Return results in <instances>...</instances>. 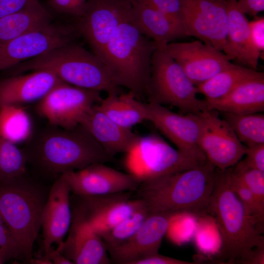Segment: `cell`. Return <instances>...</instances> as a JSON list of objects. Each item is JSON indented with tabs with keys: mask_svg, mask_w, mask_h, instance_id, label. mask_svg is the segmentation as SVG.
Returning <instances> with one entry per match:
<instances>
[{
	"mask_svg": "<svg viewBox=\"0 0 264 264\" xmlns=\"http://www.w3.org/2000/svg\"><path fill=\"white\" fill-rule=\"evenodd\" d=\"M131 192L98 196H78V205L90 227L99 235L141 207L139 198L132 199Z\"/></svg>",
	"mask_w": 264,
	"mask_h": 264,
	"instance_id": "obj_18",
	"label": "cell"
},
{
	"mask_svg": "<svg viewBox=\"0 0 264 264\" xmlns=\"http://www.w3.org/2000/svg\"><path fill=\"white\" fill-rule=\"evenodd\" d=\"M193 263L163 256L159 253L154 254L137 261L135 264H192Z\"/></svg>",
	"mask_w": 264,
	"mask_h": 264,
	"instance_id": "obj_42",
	"label": "cell"
},
{
	"mask_svg": "<svg viewBox=\"0 0 264 264\" xmlns=\"http://www.w3.org/2000/svg\"><path fill=\"white\" fill-rule=\"evenodd\" d=\"M149 214L144 204L131 215L99 235L107 251H110L130 239L139 229Z\"/></svg>",
	"mask_w": 264,
	"mask_h": 264,
	"instance_id": "obj_32",
	"label": "cell"
},
{
	"mask_svg": "<svg viewBox=\"0 0 264 264\" xmlns=\"http://www.w3.org/2000/svg\"><path fill=\"white\" fill-rule=\"evenodd\" d=\"M131 0H88L77 18L76 30L100 58L119 25L130 15Z\"/></svg>",
	"mask_w": 264,
	"mask_h": 264,
	"instance_id": "obj_10",
	"label": "cell"
},
{
	"mask_svg": "<svg viewBox=\"0 0 264 264\" xmlns=\"http://www.w3.org/2000/svg\"><path fill=\"white\" fill-rule=\"evenodd\" d=\"M207 110L237 114L261 112L264 110V75L261 72L237 86L223 97L204 100Z\"/></svg>",
	"mask_w": 264,
	"mask_h": 264,
	"instance_id": "obj_25",
	"label": "cell"
},
{
	"mask_svg": "<svg viewBox=\"0 0 264 264\" xmlns=\"http://www.w3.org/2000/svg\"><path fill=\"white\" fill-rule=\"evenodd\" d=\"M22 260L18 246L0 215V260L2 264L12 259Z\"/></svg>",
	"mask_w": 264,
	"mask_h": 264,
	"instance_id": "obj_35",
	"label": "cell"
},
{
	"mask_svg": "<svg viewBox=\"0 0 264 264\" xmlns=\"http://www.w3.org/2000/svg\"><path fill=\"white\" fill-rule=\"evenodd\" d=\"M131 18L139 31L152 40L156 47L186 36L181 22L144 2L131 0Z\"/></svg>",
	"mask_w": 264,
	"mask_h": 264,
	"instance_id": "obj_22",
	"label": "cell"
},
{
	"mask_svg": "<svg viewBox=\"0 0 264 264\" xmlns=\"http://www.w3.org/2000/svg\"><path fill=\"white\" fill-rule=\"evenodd\" d=\"M54 264H73V263L57 249L52 247L47 254Z\"/></svg>",
	"mask_w": 264,
	"mask_h": 264,
	"instance_id": "obj_44",
	"label": "cell"
},
{
	"mask_svg": "<svg viewBox=\"0 0 264 264\" xmlns=\"http://www.w3.org/2000/svg\"><path fill=\"white\" fill-rule=\"evenodd\" d=\"M228 22L227 41L223 52L230 60L256 70L261 54L251 42L248 21L239 9L237 0H225Z\"/></svg>",
	"mask_w": 264,
	"mask_h": 264,
	"instance_id": "obj_23",
	"label": "cell"
},
{
	"mask_svg": "<svg viewBox=\"0 0 264 264\" xmlns=\"http://www.w3.org/2000/svg\"><path fill=\"white\" fill-rule=\"evenodd\" d=\"M149 102L168 104L184 113L199 114L207 110L197 97L196 86L164 47H156L152 59L147 91Z\"/></svg>",
	"mask_w": 264,
	"mask_h": 264,
	"instance_id": "obj_8",
	"label": "cell"
},
{
	"mask_svg": "<svg viewBox=\"0 0 264 264\" xmlns=\"http://www.w3.org/2000/svg\"><path fill=\"white\" fill-rule=\"evenodd\" d=\"M124 154V167L139 184L206 162H201L172 147L154 133L137 135Z\"/></svg>",
	"mask_w": 264,
	"mask_h": 264,
	"instance_id": "obj_7",
	"label": "cell"
},
{
	"mask_svg": "<svg viewBox=\"0 0 264 264\" xmlns=\"http://www.w3.org/2000/svg\"><path fill=\"white\" fill-rule=\"evenodd\" d=\"M135 0L148 3L169 17L181 22V4L179 0Z\"/></svg>",
	"mask_w": 264,
	"mask_h": 264,
	"instance_id": "obj_38",
	"label": "cell"
},
{
	"mask_svg": "<svg viewBox=\"0 0 264 264\" xmlns=\"http://www.w3.org/2000/svg\"><path fill=\"white\" fill-rule=\"evenodd\" d=\"M215 219L221 238V256L229 264H243L264 238L232 190L227 169L219 171L207 213Z\"/></svg>",
	"mask_w": 264,
	"mask_h": 264,
	"instance_id": "obj_3",
	"label": "cell"
},
{
	"mask_svg": "<svg viewBox=\"0 0 264 264\" xmlns=\"http://www.w3.org/2000/svg\"><path fill=\"white\" fill-rule=\"evenodd\" d=\"M97 106L111 120L127 129L131 130L147 120V104L137 100L131 91L121 94H108Z\"/></svg>",
	"mask_w": 264,
	"mask_h": 264,
	"instance_id": "obj_27",
	"label": "cell"
},
{
	"mask_svg": "<svg viewBox=\"0 0 264 264\" xmlns=\"http://www.w3.org/2000/svg\"><path fill=\"white\" fill-rule=\"evenodd\" d=\"M112 157L125 153L138 135L111 120L98 107L93 106L80 124Z\"/></svg>",
	"mask_w": 264,
	"mask_h": 264,
	"instance_id": "obj_24",
	"label": "cell"
},
{
	"mask_svg": "<svg viewBox=\"0 0 264 264\" xmlns=\"http://www.w3.org/2000/svg\"><path fill=\"white\" fill-rule=\"evenodd\" d=\"M248 25L252 45L262 55L264 50V18H257L249 22Z\"/></svg>",
	"mask_w": 264,
	"mask_h": 264,
	"instance_id": "obj_39",
	"label": "cell"
},
{
	"mask_svg": "<svg viewBox=\"0 0 264 264\" xmlns=\"http://www.w3.org/2000/svg\"><path fill=\"white\" fill-rule=\"evenodd\" d=\"M246 147L264 144V115L261 112L237 114L219 112Z\"/></svg>",
	"mask_w": 264,
	"mask_h": 264,
	"instance_id": "obj_30",
	"label": "cell"
},
{
	"mask_svg": "<svg viewBox=\"0 0 264 264\" xmlns=\"http://www.w3.org/2000/svg\"><path fill=\"white\" fill-rule=\"evenodd\" d=\"M243 264H264V246L254 248L245 259Z\"/></svg>",
	"mask_w": 264,
	"mask_h": 264,
	"instance_id": "obj_43",
	"label": "cell"
},
{
	"mask_svg": "<svg viewBox=\"0 0 264 264\" xmlns=\"http://www.w3.org/2000/svg\"><path fill=\"white\" fill-rule=\"evenodd\" d=\"M30 264H52V262L48 255H45L42 258L39 259L32 258Z\"/></svg>",
	"mask_w": 264,
	"mask_h": 264,
	"instance_id": "obj_45",
	"label": "cell"
},
{
	"mask_svg": "<svg viewBox=\"0 0 264 264\" xmlns=\"http://www.w3.org/2000/svg\"><path fill=\"white\" fill-rule=\"evenodd\" d=\"M0 264H2V263H1V261H0Z\"/></svg>",
	"mask_w": 264,
	"mask_h": 264,
	"instance_id": "obj_46",
	"label": "cell"
},
{
	"mask_svg": "<svg viewBox=\"0 0 264 264\" xmlns=\"http://www.w3.org/2000/svg\"><path fill=\"white\" fill-rule=\"evenodd\" d=\"M245 157L239 162L246 168L264 172V144L246 148Z\"/></svg>",
	"mask_w": 264,
	"mask_h": 264,
	"instance_id": "obj_36",
	"label": "cell"
},
{
	"mask_svg": "<svg viewBox=\"0 0 264 264\" xmlns=\"http://www.w3.org/2000/svg\"><path fill=\"white\" fill-rule=\"evenodd\" d=\"M88 0H49L51 6L57 12L79 17Z\"/></svg>",
	"mask_w": 264,
	"mask_h": 264,
	"instance_id": "obj_37",
	"label": "cell"
},
{
	"mask_svg": "<svg viewBox=\"0 0 264 264\" xmlns=\"http://www.w3.org/2000/svg\"><path fill=\"white\" fill-rule=\"evenodd\" d=\"M237 4L242 13L251 17L264 10V0H237Z\"/></svg>",
	"mask_w": 264,
	"mask_h": 264,
	"instance_id": "obj_40",
	"label": "cell"
},
{
	"mask_svg": "<svg viewBox=\"0 0 264 264\" xmlns=\"http://www.w3.org/2000/svg\"><path fill=\"white\" fill-rule=\"evenodd\" d=\"M100 93L63 82L38 102L36 110L49 125L72 129L79 125L88 111L101 101Z\"/></svg>",
	"mask_w": 264,
	"mask_h": 264,
	"instance_id": "obj_9",
	"label": "cell"
},
{
	"mask_svg": "<svg viewBox=\"0 0 264 264\" xmlns=\"http://www.w3.org/2000/svg\"><path fill=\"white\" fill-rule=\"evenodd\" d=\"M186 36H193L223 51L227 41L225 0H179Z\"/></svg>",
	"mask_w": 264,
	"mask_h": 264,
	"instance_id": "obj_11",
	"label": "cell"
},
{
	"mask_svg": "<svg viewBox=\"0 0 264 264\" xmlns=\"http://www.w3.org/2000/svg\"><path fill=\"white\" fill-rule=\"evenodd\" d=\"M71 208L68 236L56 249L73 264H110L111 260L103 241L88 225L78 204Z\"/></svg>",
	"mask_w": 264,
	"mask_h": 264,
	"instance_id": "obj_17",
	"label": "cell"
},
{
	"mask_svg": "<svg viewBox=\"0 0 264 264\" xmlns=\"http://www.w3.org/2000/svg\"><path fill=\"white\" fill-rule=\"evenodd\" d=\"M219 171L207 160L196 167L140 183L136 198L149 214L203 215Z\"/></svg>",
	"mask_w": 264,
	"mask_h": 264,
	"instance_id": "obj_2",
	"label": "cell"
},
{
	"mask_svg": "<svg viewBox=\"0 0 264 264\" xmlns=\"http://www.w3.org/2000/svg\"><path fill=\"white\" fill-rule=\"evenodd\" d=\"M164 48L196 87L232 64L222 51L199 40L171 42Z\"/></svg>",
	"mask_w": 264,
	"mask_h": 264,
	"instance_id": "obj_15",
	"label": "cell"
},
{
	"mask_svg": "<svg viewBox=\"0 0 264 264\" xmlns=\"http://www.w3.org/2000/svg\"><path fill=\"white\" fill-rule=\"evenodd\" d=\"M232 169L250 189L260 208L264 211V172L246 168L239 162Z\"/></svg>",
	"mask_w": 264,
	"mask_h": 264,
	"instance_id": "obj_34",
	"label": "cell"
},
{
	"mask_svg": "<svg viewBox=\"0 0 264 264\" xmlns=\"http://www.w3.org/2000/svg\"><path fill=\"white\" fill-rule=\"evenodd\" d=\"M70 187L64 177H57L50 189L43 212L41 228L45 255L53 244L64 241L71 221Z\"/></svg>",
	"mask_w": 264,
	"mask_h": 264,
	"instance_id": "obj_20",
	"label": "cell"
},
{
	"mask_svg": "<svg viewBox=\"0 0 264 264\" xmlns=\"http://www.w3.org/2000/svg\"><path fill=\"white\" fill-rule=\"evenodd\" d=\"M200 115L202 128L198 145L207 160L220 171L234 166L244 155L247 147L217 111L206 110Z\"/></svg>",
	"mask_w": 264,
	"mask_h": 264,
	"instance_id": "obj_13",
	"label": "cell"
},
{
	"mask_svg": "<svg viewBox=\"0 0 264 264\" xmlns=\"http://www.w3.org/2000/svg\"><path fill=\"white\" fill-rule=\"evenodd\" d=\"M76 29L51 23L46 26L0 43V71L73 42Z\"/></svg>",
	"mask_w": 264,
	"mask_h": 264,
	"instance_id": "obj_12",
	"label": "cell"
},
{
	"mask_svg": "<svg viewBox=\"0 0 264 264\" xmlns=\"http://www.w3.org/2000/svg\"><path fill=\"white\" fill-rule=\"evenodd\" d=\"M62 82L53 73L44 70L14 75L2 79L0 80V108L38 102Z\"/></svg>",
	"mask_w": 264,
	"mask_h": 264,
	"instance_id": "obj_21",
	"label": "cell"
},
{
	"mask_svg": "<svg viewBox=\"0 0 264 264\" xmlns=\"http://www.w3.org/2000/svg\"><path fill=\"white\" fill-rule=\"evenodd\" d=\"M33 0H0V18L22 9Z\"/></svg>",
	"mask_w": 264,
	"mask_h": 264,
	"instance_id": "obj_41",
	"label": "cell"
},
{
	"mask_svg": "<svg viewBox=\"0 0 264 264\" xmlns=\"http://www.w3.org/2000/svg\"><path fill=\"white\" fill-rule=\"evenodd\" d=\"M156 48L134 24L131 13L107 43L100 59L115 84L127 88L137 98L146 93Z\"/></svg>",
	"mask_w": 264,
	"mask_h": 264,
	"instance_id": "obj_4",
	"label": "cell"
},
{
	"mask_svg": "<svg viewBox=\"0 0 264 264\" xmlns=\"http://www.w3.org/2000/svg\"><path fill=\"white\" fill-rule=\"evenodd\" d=\"M147 120L154 125L180 151L201 162L206 157L198 145L202 128L200 114H179L159 104H147Z\"/></svg>",
	"mask_w": 264,
	"mask_h": 264,
	"instance_id": "obj_14",
	"label": "cell"
},
{
	"mask_svg": "<svg viewBox=\"0 0 264 264\" xmlns=\"http://www.w3.org/2000/svg\"><path fill=\"white\" fill-rule=\"evenodd\" d=\"M47 197L44 189L26 175L9 183H0V215L24 262L30 263L33 258V247L41 229Z\"/></svg>",
	"mask_w": 264,
	"mask_h": 264,
	"instance_id": "obj_6",
	"label": "cell"
},
{
	"mask_svg": "<svg viewBox=\"0 0 264 264\" xmlns=\"http://www.w3.org/2000/svg\"><path fill=\"white\" fill-rule=\"evenodd\" d=\"M227 170L232 190L242 203L259 231L262 234L264 228V211L260 208L250 189L233 170L232 167Z\"/></svg>",
	"mask_w": 264,
	"mask_h": 264,
	"instance_id": "obj_33",
	"label": "cell"
},
{
	"mask_svg": "<svg viewBox=\"0 0 264 264\" xmlns=\"http://www.w3.org/2000/svg\"><path fill=\"white\" fill-rule=\"evenodd\" d=\"M51 16L39 0L0 18V43L40 29L51 23Z\"/></svg>",
	"mask_w": 264,
	"mask_h": 264,
	"instance_id": "obj_26",
	"label": "cell"
},
{
	"mask_svg": "<svg viewBox=\"0 0 264 264\" xmlns=\"http://www.w3.org/2000/svg\"><path fill=\"white\" fill-rule=\"evenodd\" d=\"M261 72L247 67L232 64L205 82L197 86L198 93L206 100L220 99L242 82L255 77Z\"/></svg>",
	"mask_w": 264,
	"mask_h": 264,
	"instance_id": "obj_28",
	"label": "cell"
},
{
	"mask_svg": "<svg viewBox=\"0 0 264 264\" xmlns=\"http://www.w3.org/2000/svg\"><path fill=\"white\" fill-rule=\"evenodd\" d=\"M171 215L161 213L149 214L130 239L109 252L111 262L135 264L142 259L158 253L169 228Z\"/></svg>",
	"mask_w": 264,
	"mask_h": 264,
	"instance_id": "obj_19",
	"label": "cell"
},
{
	"mask_svg": "<svg viewBox=\"0 0 264 264\" xmlns=\"http://www.w3.org/2000/svg\"><path fill=\"white\" fill-rule=\"evenodd\" d=\"M22 150L28 163L57 177L96 163L112 159L80 125L65 129L49 125L28 140Z\"/></svg>",
	"mask_w": 264,
	"mask_h": 264,
	"instance_id": "obj_1",
	"label": "cell"
},
{
	"mask_svg": "<svg viewBox=\"0 0 264 264\" xmlns=\"http://www.w3.org/2000/svg\"><path fill=\"white\" fill-rule=\"evenodd\" d=\"M0 135L16 144L31 137V120L21 106L6 105L0 108Z\"/></svg>",
	"mask_w": 264,
	"mask_h": 264,
	"instance_id": "obj_29",
	"label": "cell"
},
{
	"mask_svg": "<svg viewBox=\"0 0 264 264\" xmlns=\"http://www.w3.org/2000/svg\"><path fill=\"white\" fill-rule=\"evenodd\" d=\"M62 176L78 196H98L136 191L139 183L129 173L96 163Z\"/></svg>",
	"mask_w": 264,
	"mask_h": 264,
	"instance_id": "obj_16",
	"label": "cell"
},
{
	"mask_svg": "<svg viewBox=\"0 0 264 264\" xmlns=\"http://www.w3.org/2000/svg\"><path fill=\"white\" fill-rule=\"evenodd\" d=\"M14 67V75L44 70L73 86L104 91L108 94L118 93L119 87L113 82L102 60L92 52L73 42L56 47Z\"/></svg>",
	"mask_w": 264,
	"mask_h": 264,
	"instance_id": "obj_5",
	"label": "cell"
},
{
	"mask_svg": "<svg viewBox=\"0 0 264 264\" xmlns=\"http://www.w3.org/2000/svg\"><path fill=\"white\" fill-rule=\"evenodd\" d=\"M27 160L22 149L0 135V183L26 175Z\"/></svg>",
	"mask_w": 264,
	"mask_h": 264,
	"instance_id": "obj_31",
	"label": "cell"
}]
</instances>
